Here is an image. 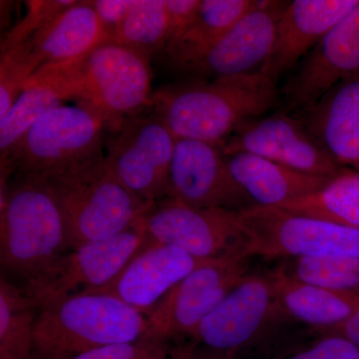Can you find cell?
Wrapping results in <instances>:
<instances>
[{"instance_id": "obj_1", "label": "cell", "mask_w": 359, "mask_h": 359, "mask_svg": "<svg viewBox=\"0 0 359 359\" xmlns=\"http://www.w3.org/2000/svg\"><path fill=\"white\" fill-rule=\"evenodd\" d=\"M280 85L262 71L243 76L193 79L161 86L153 113L176 139L221 147L243 124L280 109Z\"/></svg>"}, {"instance_id": "obj_2", "label": "cell", "mask_w": 359, "mask_h": 359, "mask_svg": "<svg viewBox=\"0 0 359 359\" xmlns=\"http://www.w3.org/2000/svg\"><path fill=\"white\" fill-rule=\"evenodd\" d=\"M72 249L62 208L48 181L13 175L1 182L0 259L6 275L25 289Z\"/></svg>"}, {"instance_id": "obj_3", "label": "cell", "mask_w": 359, "mask_h": 359, "mask_svg": "<svg viewBox=\"0 0 359 359\" xmlns=\"http://www.w3.org/2000/svg\"><path fill=\"white\" fill-rule=\"evenodd\" d=\"M34 76L68 100L78 99L99 111L109 123V132L152 109L150 59L111 40L75 62L40 68Z\"/></svg>"}, {"instance_id": "obj_4", "label": "cell", "mask_w": 359, "mask_h": 359, "mask_svg": "<svg viewBox=\"0 0 359 359\" xmlns=\"http://www.w3.org/2000/svg\"><path fill=\"white\" fill-rule=\"evenodd\" d=\"M110 126L84 102L63 105L39 118L1 166V182L29 175L49 182L77 178L102 166Z\"/></svg>"}, {"instance_id": "obj_5", "label": "cell", "mask_w": 359, "mask_h": 359, "mask_svg": "<svg viewBox=\"0 0 359 359\" xmlns=\"http://www.w3.org/2000/svg\"><path fill=\"white\" fill-rule=\"evenodd\" d=\"M147 335L146 314L112 295L80 292L39 309L34 325L35 359H65Z\"/></svg>"}, {"instance_id": "obj_6", "label": "cell", "mask_w": 359, "mask_h": 359, "mask_svg": "<svg viewBox=\"0 0 359 359\" xmlns=\"http://www.w3.org/2000/svg\"><path fill=\"white\" fill-rule=\"evenodd\" d=\"M252 257L266 259H359V228L280 208L252 205L238 212Z\"/></svg>"}, {"instance_id": "obj_7", "label": "cell", "mask_w": 359, "mask_h": 359, "mask_svg": "<svg viewBox=\"0 0 359 359\" xmlns=\"http://www.w3.org/2000/svg\"><path fill=\"white\" fill-rule=\"evenodd\" d=\"M176 138L152 112L129 118L106 138L104 166L137 198L167 199Z\"/></svg>"}, {"instance_id": "obj_8", "label": "cell", "mask_w": 359, "mask_h": 359, "mask_svg": "<svg viewBox=\"0 0 359 359\" xmlns=\"http://www.w3.org/2000/svg\"><path fill=\"white\" fill-rule=\"evenodd\" d=\"M49 184L62 208L73 248L121 233L153 205L127 190L104 164L77 178Z\"/></svg>"}, {"instance_id": "obj_9", "label": "cell", "mask_w": 359, "mask_h": 359, "mask_svg": "<svg viewBox=\"0 0 359 359\" xmlns=\"http://www.w3.org/2000/svg\"><path fill=\"white\" fill-rule=\"evenodd\" d=\"M144 216L126 230L73 248L37 282L22 289L40 309L68 295L103 289L147 242Z\"/></svg>"}, {"instance_id": "obj_10", "label": "cell", "mask_w": 359, "mask_h": 359, "mask_svg": "<svg viewBox=\"0 0 359 359\" xmlns=\"http://www.w3.org/2000/svg\"><path fill=\"white\" fill-rule=\"evenodd\" d=\"M254 257L231 255L205 262L170 290L148 314L149 337H194L200 323L252 271Z\"/></svg>"}, {"instance_id": "obj_11", "label": "cell", "mask_w": 359, "mask_h": 359, "mask_svg": "<svg viewBox=\"0 0 359 359\" xmlns=\"http://www.w3.org/2000/svg\"><path fill=\"white\" fill-rule=\"evenodd\" d=\"M144 223L151 241L178 248L201 261L249 254L238 212L197 209L167 198L148 210Z\"/></svg>"}, {"instance_id": "obj_12", "label": "cell", "mask_w": 359, "mask_h": 359, "mask_svg": "<svg viewBox=\"0 0 359 359\" xmlns=\"http://www.w3.org/2000/svg\"><path fill=\"white\" fill-rule=\"evenodd\" d=\"M285 320L276 304L271 271L245 276L200 323L193 337L221 355H233L256 344Z\"/></svg>"}, {"instance_id": "obj_13", "label": "cell", "mask_w": 359, "mask_h": 359, "mask_svg": "<svg viewBox=\"0 0 359 359\" xmlns=\"http://www.w3.org/2000/svg\"><path fill=\"white\" fill-rule=\"evenodd\" d=\"M359 75V2L280 82V111L299 114Z\"/></svg>"}, {"instance_id": "obj_14", "label": "cell", "mask_w": 359, "mask_h": 359, "mask_svg": "<svg viewBox=\"0 0 359 359\" xmlns=\"http://www.w3.org/2000/svg\"><path fill=\"white\" fill-rule=\"evenodd\" d=\"M221 149L226 155L249 153L323 178H334L346 170L332 159L299 116L280 110L245 123Z\"/></svg>"}, {"instance_id": "obj_15", "label": "cell", "mask_w": 359, "mask_h": 359, "mask_svg": "<svg viewBox=\"0 0 359 359\" xmlns=\"http://www.w3.org/2000/svg\"><path fill=\"white\" fill-rule=\"evenodd\" d=\"M168 198L197 209L241 212L254 205L229 171L221 147L193 139H176Z\"/></svg>"}, {"instance_id": "obj_16", "label": "cell", "mask_w": 359, "mask_h": 359, "mask_svg": "<svg viewBox=\"0 0 359 359\" xmlns=\"http://www.w3.org/2000/svg\"><path fill=\"white\" fill-rule=\"evenodd\" d=\"M287 1L257 0L202 57L181 71L193 79L243 76L261 71L275 43L278 20Z\"/></svg>"}, {"instance_id": "obj_17", "label": "cell", "mask_w": 359, "mask_h": 359, "mask_svg": "<svg viewBox=\"0 0 359 359\" xmlns=\"http://www.w3.org/2000/svg\"><path fill=\"white\" fill-rule=\"evenodd\" d=\"M205 262L148 238L109 285L92 292L112 295L148 316L177 283Z\"/></svg>"}, {"instance_id": "obj_18", "label": "cell", "mask_w": 359, "mask_h": 359, "mask_svg": "<svg viewBox=\"0 0 359 359\" xmlns=\"http://www.w3.org/2000/svg\"><path fill=\"white\" fill-rule=\"evenodd\" d=\"M359 0L287 1L276 26L275 43L262 73L280 85Z\"/></svg>"}, {"instance_id": "obj_19", "label": "cell", "mask_w": 359, "mask_h": 359, "mask_svg": "<svg viewBox=\"0 0 359 359\" xmlns=\"http://www.w3.org/2000/svg\"><path fill=\"white\" fill-rule=\"evenodd\" d=\"M297 116L339 166L359 172V75Z\"/></svg>"}, {"instance_id": "obj_20", "label": "cell", "mask_w": 359, "mask_h": 359, "mask_svg": "<svg viewBox=\"0 0 359 359\" xmlns=\"http://www.w3.org/2000/svg\"><path fill=\"white\" fill-rule=\"evenodd\" d=\"M106 41L110 40L104 32L92 1L77 0L20 46L36 72L45 66L80 60Z\"/></svg>"}, {"instance_id": "obj_21", "label": "cell", "mask_w": 359, "mask_h": 359, "mask_svg": "<svg viewBox=\"0 0 359 359\" xmlns=\"http://www.w3.org/2000/svg\"><path fill=\"white\" fill-rule=\"evenodd\" d=\"M271 271L280 313L285 320L311 332H332L359 309V294L297 280L287 275L280 264Z\"/></svg>"}, {"instance_id": "obj_22", "label": "cell", "mask_w": 359, "mask_h": 359, "mask_svg": "<svg viewBox=\"0 0 359 359\" xmlns=\"http://www.w3.org/2000/svg\"><path fill=\"white\" fill-rule=\"evenodd\" d=\"M224 156L233 178L259 207H283L316 193L330 180L301 173L249 153Z\"/></svg>"}, {"instance_id": "obj_23", "label": "cell", "mask_w": 359, "mask_h": 359, "mask_svg": "<svg viewBox=\"0 0 359 359\" xmlns=\"http://www.w3.org/2000/svg\"><path fill=\"white\" fill-rule=\"evenodd\" d=\"M256 4L257 0H202L192 25L161 55L172 69L181 72L202 57Z\"/></svg>"}, {"instance_id": "obj_24", "label": "cell", "mask_w": 359, "mask_h": 359, "mask_svg": "<svg viewBox=\"0 0 359 359\" xmlns=\"http://www.w3.org/2000/svg\"><path fill=\"white\" fill-rule=\"evenodd\" d=\"M39 308L20 285L0 280V359H35Z\"/></svg>"}, {"instance_id": "obj_25", "label": "cell", "mask_w": 359, "mask_h": 359, "mask_svg": "<svg viewBox=\"0 0 359 359\" xmlns=\"http://www.w3.org/2000/svg\"><path fill=\"white\" fill-rule=\"evenodd\" d=\"M280 209L359 228V172L344 170L316 193Z\"/></svg>"}, {"instance_id": "obj_26", "label": "cell", "mask_w": 359, "mask_h": 359, "mask_svg": "<svg viewBox=\"0 0 359 359\" xmlns=\"http://www.w3.org/2000/svg\"><path fill=\"white\" fill-rule=\"evenodd\" d=\"M67 100L58 90L29 78L13 108L0 119V164L8 160L39 118Z\"/></svg>"}, {"instance_id": "obj_27", "label": "cell", "mask_w": 359, "mask_h": 359, "mask_svg": "<svg viewBox=\"0 0 359 359\" xmlns=\"http://www.w3.org/2000/svg\"><path fill=\"white\" fill-rule=\"evenodd\" d=\"M112 41L148 59L162 53L168 43L166 0H135L133 7Z\"/></svg>"}, {"instance_id": "obj_28", "label": "cell", "mask_w": 359, "mask_h": 359, "mask_svg": "<svg viewBox=\"0 0 359 359\" xmlns=\"http://www.w3.org/2000/svg\"><path fill=\"white\" fill-rule=\"evenodd\" d=\"M280 266L287 275L302 282L359 294V259H285Z\"/></svg>"}, {"instance_id": "obj_29", "label": "cell", "mask_w": 359, "mask_h": 359, "mask_svg": "<svg viewBox=\"0 0 359 359\" xmlns=\"http://www.w3.org/2000/svg\"><path fill=\"white\" fill-rule=\"evenodd\" d=\"M35 73L20 45L1 50L0 58V119L8 113Z\"/></svg>"}, {"instance_id": "obj_30", "label": "cell", "mask_w": 359, "mask_h": 359, "mask_svg": "<svg viewBox=\"0 0 359 359\" xmlns=\"http://www.w3.org/2000/svg\"><path fill=\"white\" fill-rule=\"evenodd\" d=\"M77 0H33L27 2L25 18L6 35L2 41L1 50L21 45L33 35L46 27L63 11L69 8Z\"/></svg>"}, {"instance_id": "obj_31", "label": "cell", "mask_w": 359, "mask_h": 359, "mask_svg": "<svg viewBox=\"0 0 359 359\" xmlns=\"http://www.w3.org/2000/svg\"><path fill=\"white\" fill-rule=\"evenodd\" d=\"M170 354L165 340L147 335L135 341L97 347L65 359H167Z\"/></svg>"}, {"instance_id": "obj_32", "label": "cell", "mask_w": 359, "mask_h": 359, "mask_svg": "<svg viewBox=\"0 0 359 359\" xmlns=\"http://www.w3.org/2000/svg\"><path fill=\"white\" fill-rule=\"evenodd\" d=\"M313 341L295 347L278 359H359V349L337 332L318 334Z\"/></svg>"}, {"instance_id": "obj_33", "label": "cell", "mask_w": 359, "mask_h": 359, "mask_svg": "<svg viewBox=\"0 0 359 359\" xmlns=\"http://www.w3.org/2000/svg\"><path fill=\"white\" fill-rule=\"evenodd\" d=\"M202 0H166L168 13V43L179 39L189 27L201 6ZM166 45V46H167ZM166 48V47H165Z\"/></svg>"}, {"instance_id": "obj_34", "label": "cell", "mask_w": 359, "mask_h": 359, "mask_svg": "<svg viewBox=\"0 0 359 359\" xmlns=\"http://www.w3.org/2000/svg\"><path fill=\"white\" fill-rule=\"evenodd\" d=\"M135 0H94L92 1L106 36L112 41L126 20Z\"/></svg>"}, {"instance_id": "obj_35", "label": "cell", "mask_w": 359, "mask_h": 359, "mask_svg": "<svg viewBox=\"0 0 359 359\" xmlns=\"http://www.w3.org/2000/svg\"><path fill=\"white\" fill-rule=\"evenodd\" d=\"M330 332H337V334L344 335L359 349V309L344 325Z\"/></svg>"}, {"instance_id": "obj_36", "label": "cell", "mask_w": 359, "mask_h": 359, "mask_svg": "<svg viewBox=\"0 0 359 359\" xmlns=\"http://www.w3.org/2000/svg\"><path fill=\"white\" fill-rule=\"evenodd\" d=\"M197 344L192 341V344L188 346L180 347L173 353L170 354L169 358L167 359H195V348Z\"/></svg>"}, {"instance_id": "obj_37", "label": "cell", "mask_w": 359, "mask_h": 359, "mask_svg": "<svg viewBox=\"0 0 359 359\" xmlns=\"http://www.w3.org/2000/svg\"><path fill=\"white\" fill-rule=\"evenodd\" d=\"M211 359H233V358H229V356H226V355H221V354H219L218 356H215V358H212Z\"/></svg>"}]
</instances>
